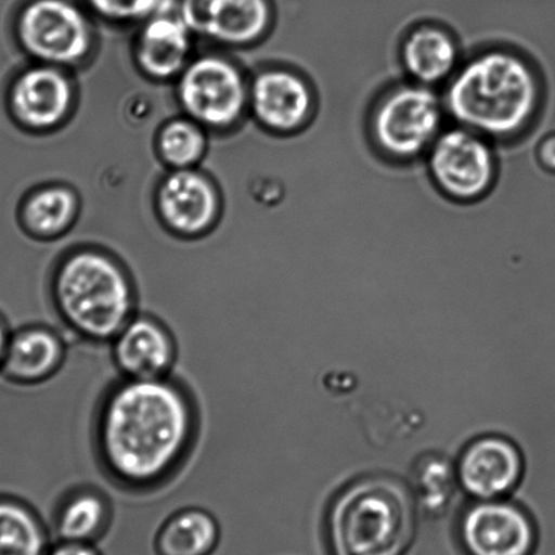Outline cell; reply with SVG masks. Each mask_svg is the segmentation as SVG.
Masks as SVG:
<instances>
[{
  "label": "cell",
  "mask_w": 555,
  "mask_h": 555,
  "mask_svg": "<svg viewBox=\"0 0 555 555\" xmlns=\"http://www.w3.org/2000/svg\"><path fill=\"white\" fill-rule=\"evenodd\" d=\"M198 430L196 398L181 380L118 378L96 402L91 446L113 487L143 494L178 476L195 451Z\"/></svg>",
  "instance_id": "obj_1"
},
{
  "label": "cell",
  "mask_w": 555,
  "mask_h": 555,
  "mask_svg": "<svg viewBox=\"0 0 555 555\" xmlns=\"http://www.w3.org/2000/svg\"><path fill=\"white\" fill-rule=\"evenodd\" d=\"M48 296L63 333L89 345H109L139 312L131 273L95 247L68 251L55 263Z\"/></svg>",
  "instance_id": "obj_2"
},
{
  "label": "cell",
  "mask_w": 555,
  "mask_h": 555,
  "mask_svg": "<svg viewBox=\"0 0 555 555\" xmlns=\"http://www.w3.org/2000/svg\"><path fill=\"white\" fill-rule=\"evenodd\" d=\"M418 505L411 487L374 474L339 490L328 506L326 537L332 555H402L416 531Z\"/></svg>",
  "instance_id": "obj_3"
},
{
  "label": "cell",
  "mask_w": 555,
  "mask_h": 555,
  "mask_svg": "<svg viewBox=\"0 0 555 555\" xmlns=\"http://www.w3.org/2000/svg\"><path fill=\"white\" fill-rule=\"evenodd\" d=\"M539 93L530 64L514 53L492 51L474 57L455 75L444 104L463 128L506 138L531 121Z\"/></svg>",
  "instance_id": "obj_4"
},
{
  "label": "cell",
  "mask_w": 555,
  "mask_h": 555,
  "mask_svg": "<svg viewBox=\"0 0 555 555\" xmlns=\"http://www.w3.org/2000/svg\"><path fill=\"white\" fill-rule=\"evenodd\" d=\"M21 53L31 63L82 66L95 47L91 13L77 0H24L13 15Z\"/></svg>",
  "instance_id": "obj_5"
},
{
  "label": "cell",
  "mask_w": 555,
  "mask_h": 555,
  "mask_svg": "<svg viewBox=\"0 0 555 555\" xmlns=\"http://www.w3.org/2000/svg\"><path fill=\"white\" fill-rule=\"evenodd\" d=\"M176 82L182 112L207 131H229L249 113L250 82L228 57H193Z\"/></svg>",
  "instance_id": "obj_6"
},
{
  "label": "cell",
  "mask_w": 555,
  "mask_h": 555,
  "mask_svg": "<svg viewBox=\"0 0 555 555\" xmlns=\"http://www.w3.org/2000/svg\"><path fill=\"white\" fill-rule=\"evenodd\" d=\"M443 106L424 85L401 86L380 100L373 116L375 142L384 153L409 159L439 138Z\"/></svg>",
  "instance_id": "obj_7"
},
{
  "label": "cell",
  "mask_w": 555,
  "mask_h": 555,
  "mask_svg": "<svg viewBox=\"0 0 555 555\" xmlns=\"http://www.w3.org/2000/svg\"><path fill=\"white\" fill-rule=\"evenodd\" d=\"M10 117L24 132L41 134L62 127L75 106V86L67 69L31 63L21 66L7 91Z\"/></svg>",
  "instance_id": "obj_8"
},
{
  "label": "cell",
  "mask_w": 555,
  "mask_h": 555,
  "mask_svg": "<svg viewBox=\"0 0 555 555\" xmlns=\"http://www.w3.org/2000/svg\"><path fill=\"white\" fill-rule=\"evenodd\" d=\"M457 535L467 555H532L538 530L528 512L498 500H477L463 512Z\"/></svg>",
  "instance_id": "obj_9"
},
{
  "label": "cell",
  "mask_w": 555,
  "mask_h": 555,
  "mask_svg": "<svg viewBox=\"0 0 555 555\" xmlns=\"http://www.w3.org/2000/svg\"><path fill=\"white\" fill-rule=\"evenodd\" d=\"M178 13L195 37L214 46L247 48L271 29V0H176Z\"/></svg>",
  "instance_id": "obj_10"
},
{
  "label": "cell",
  "mask_w": 555,
  "mask_h": 555,
  "mask_svg": "<svg viewBox=\"0 0 555 555\" xmlns=\"http://www.w3.org/2000/svg\"><path fill=\"white\" fill-rule=\"evenodd\" d=\"M429 170L447 196L474 201L492 185L494 156L481 134L467 128L450 129L435 140Z\"/></svg>",
  "instance_id": "obj_11"
},
{
  "label": "cell",
  "mask_w": 555,
  "mask_h": 555,
  "mask_svg": "<svg viewBox=\"0 0 555 555\" xmlns=\"http://www.w3.org/2000/svg\"><path fill=\"white\" fill-rule=\"evenodd\" d=\"M160 222L181 238H198L217 224L222 202L217 185L196 169L171 170L156 190Z\"/></svg>",
  "instance_id": "obj_12"
},
{
  "label": "cell",
  "mask_w": 555,
  "mask_h": 555,
  "mask_svg": "<svg viewBox=\"0 0 555 555\" xmlns=\"http://www.w3.org/2000/svg\"><path fill=\"white\" fill-rule=\"evenodd\" d=\"M112 363L120 378L162 379L171 376L178 359L175 334L159 318H132L109 344Z\"/></svg>",
  "instance_id": "obj_13"
},
{
  "label": "cell",
  "mask_w": 555,
  "mask_h": 555,
  "mask_svg": "<svg viewBox=\"0 0 555 555\" xmlns=\"http://www.w3.org/2000/svg\"><path fill=\"white\" fill-rule=\"evenodd\" d=\"M195 35L178 13L176 0L139 24L133 61L155 82L176 80L193 59Z\"/></svg>",
  "instance_id": "obj_14"
},
{
  "label": "cell",
  "mask_w": 555,
  "mask_h": 555,
  "mask_svg": "<svg viewBox=\"0 0 555 555\" xmlns=\"http://www.w3.org/2000/svg\"><path fill=\"white\" fill-rule=\"evenodd\" d=\"M455 466L460 487L476 500L504 498L519 485L525 473V460L517 446L495 435L472 441Z\"/></svg>",
  "instance_id": "obj_15"
},
{
  "label": "cell",
  "mask_w": 555,
  "mask_h": 555,
  "mask_svg": "<svg viewBox=\"0 0 555 555\" xmlns=\"http://www.w3.org/2000/svg\"><path fill=\"white\" fill-rule=\"evenodd\" d=\"M312 95L300 75L284 68H269L250 82L249 112L263 129L293 133L309 120Z\"/></svg>",
  "instance_id": "obj_16"
},
{
  "label": "cell",
  "mask_w": 555,
  "mask_h": 555,
  "mask_svg": "<svg viewBox=\"0 0 555 555\" xmlns=\"http://www.w3.org/2000/svg\"><path fill=\"white\" fill-rule=\"evenodd\" d=\"M67 353V338L63 331L42 323L15 328L10 336L0 376L21 387L47 384L61 373Z\"/></svg>",
  "instance_id": "obj_17"
},
{
  "label": "cell",
  "mask_w": 555,
  "mask_h": 555,
  "mask_svg": "<svg viewBox=\"0 0 555 555\" xmlns=\"http://www.w3.org/2000/svg\"><path fill=\"white\" fill-rule=\"evenodd\" d=\"M115 525V508L101 489L79 485L67 490L53 506L50 526L52 544L61 542L95 544Z\"/></svg>",
  "instance_id": "obj_18"
},
{
  "label": "cell",
  "mask_w": 555,
  "mask_h": 555,
  "mask_svg": "<svg viewBox=\"0 0 555 555\" xmlns=\"http://www.w3.org/2000/svg\"><path fill=\"white\" fill-rule=\"evenodd\" d=\"M223 525L203 506H185L159 522L155 548L159 555H212L222 542Z\"/></svg>",
  "instance_id": "obj_19"
},
{
  "label": "cell",
  "mask_w": 555,
  "mask_h": 555,
  "mask_svg": "<svg viewBox=\"0 0 555 555\" xmlns=\"http://www.w3.org/2000/svg\"><path fill=\"white\" fill-rule=\"evenodd\" d=\"M79 214V198L72 188L44 185L21 198L18 219L30 238L50 241L67 233Z\"/></svg>",
  "instance_id": "obj_20"
},
{
  "label": "cell",
  "mask_w": 555,
  "mask_h": 555,
  "mask_svg": "<svg viewBox=\"0 0 555 555\" xmlns=\"http://www.w3.org/2000/svg\"><path fill=\"white\" fill-rule=\"evenodd\" d=\"M50 526L28 501L0 494V555H48Z\"/></svg>",
  "instance_id": "obj_21"
},
{
  "label": "cell",
  "mask_w": 555,
  "mask_h": 555,
  "mask_svg": "<svg viewBox=\"0 0 555 555\" xmlns=\"http://www.w3.org/2000/svg\"><path fill=\"white\" fill-rule=\"evenodd\" d=\"M402 62L406 72L420 85L439 83L454 72L457 47L443 29L423 26L412 31L403 42Z\"/></svg>",
  "instance_id": "obj_22"
},
{
  "label": "cell",
  "mask_w": 555,
  "mask_h": 555,
  "mask_svg": "<svg viewBox=\"0 0 555 555\" xmlns=\"http://www.w3.org/2000/svg\"><path fill=\"white\" fill-rule=\"evenodd\" d=\"M409 487L420 509L429 515L443 514L460 487L456 466L439 454L420 457L412 470V483Z\"/></svg>",
  "instance_id": "obj_23"
},
{
  "label": "cell",
  "mask_w": 555,
  "mask_h": 555,
  "mask_svg": "<svg viewBox=\"0 0 555 555\" xmlns=\"http://www.w3.org/2000/svg\"><path fill=\"white\" fill-rule=\"evenodd\" d=\"M207 129L192 118H172L159 129L156 150L171 170L195 169L206 156Z\"/></svg>",
  "instance_id": "obj_24"
},
{
  "label": "cell",
  "mask_w": 555,
  "mask_h": 555,
  "mask_svg": "<svg viewBox=\"0 0 555 555\" xmlns=\"http://www.w3.org/2000/svg\"><path fill=\"white\" fill-rule=\"evenodd\" d=\"M175 0H82L85 8L107 24L139 25Z\"/></svg>",
  "instance_id": "obj_25"
},
{
  "label": "cell",
  "mask_w": 555,
  "mask_h": 555,
  "mask_svg": "<svg viewBox=\"0 0 555 555\" xmlns=\"http://www.w3.org/2000/svg\"><path fill=\"white\" fill-rule=\"evenodd\" d=\"M48 555H101L100 550L90 543H53Z\"/></svg>",
  "instance_id": "obj_26"
},
{
  "label": "cell",
  "mask_w": 555,
  "mask_h": 555,
  "mask_svg": "<svg viewBox=\"0 0 555 555\" xmlns=\"http://www.w3.org/2000/svg\"><path fill=\"white\" fill-rule=\"evenodd\" d=\"M538 159L544 169L555 172V132L550 133L538 145Z\"/></svg>",
  "instance_id": "obj_27"
},
{
  "label": "cell",
  "mask_w": 555,
  "mask_h": 555,
  "mask_svg": "<svg viewBox=\"0 0 555 555\" xmlns=\"http://www.w3.org/2000/svg\"><path fill=\"white\" fill-rule=\"evenodd\" d=\"M12 328L9 326L7 318L0 314V369H2L4 354H7L10 336H12Z\"/></svg>",
  "instance_id": "obj_28"
}]
</instances>
